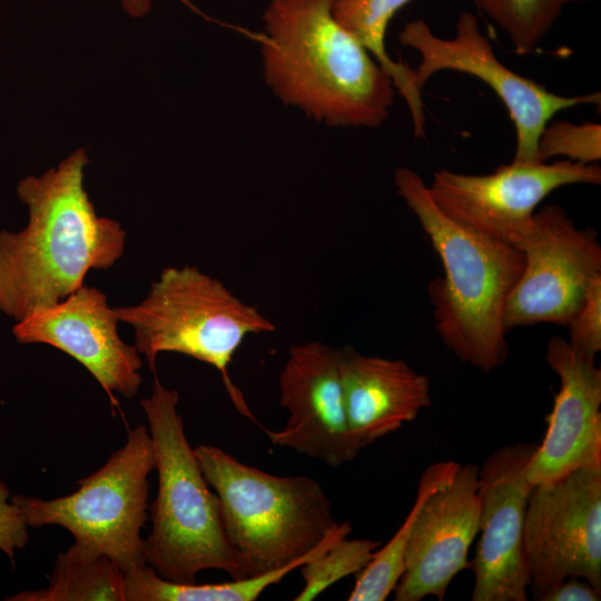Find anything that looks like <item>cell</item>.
I'll list each match as a JSON object with an SVG mask.
<instances>
[{
	"instance_id": "13",
	"label": "cell",
	"mask_w": 601,
	"mask_h": 601,
	"mask_svg": "<svg viewBox=\"0 0 601 601\" xmlns=\"http://www.w3.org/2000/svg\"><path fill=\"white\" fill-rule=\"evenodd\" d=\"M279 402L288 412L285 426L263 430L273 444L338 467L359 447L349 431L341 375V348L308 342L289 348L279 373Z\"/></svg>"
},
{
	"instance_id": "12",
	"label": "cell",
	"mask_w": 601,
	"mask_h": 601,
	"mask_svg": "<svg viewBox=\"0 0 601 601\" xmlns=\"http://www.w3.org/2000/svg\"><path fill=\"white\" fill-rule=\"evenodd\" d=\"M535 443L504 445L479 467L480 504L472 601H526L524 521L532 484L526 469Z\"/></svg>"
},
{
	"instance_id": "29",
	"label": "cell",
	"mask_w": 601,
	"mask_h": 601,
	"mask_svg": "<svg viewBox=\"0 0 601 601\" xmlns=\"http://www.w3.org/2000/svg\"><path fill=\"white\" fill-rule=\"evenodd\" d=\"M563 2V4L568 3V2H577V1H584V0H561Z\"/></svg>"
},
{
	"instance_id": "2",
	"label": "cell",
	"mask_w": 601,
	"mask_h": 601,
	"mask_svg": "<svg viewBox=\"0 0 601 601\" xmlns=\"http://www.w3.org/2000/svg\"><path fill=\"white\" fill-rule=\"evenodd\" d=\"M335 0H270L260 43L266 85L331 127L376 128L390 115L391 75L334 17Z\"/></svg>"
},
{
	"instance_id": "6",
	"label": "cell",
	"mask_w": 601,
	"mask_h": 601,
	"mask_svg": "<svg viewBox=\"0 0 601 601\" xmlns=\"http://www.w3.org/2000/svg\"><path fill=\"white\" fill-rule=\"evenodd\" d=\"M130 325L134 346L155 373L162 352H175L215 367L236 410L257 423L228 372L236 351L249 334L275 331L256 307L244 303L219 279L195 266L166 267L137 305L116 307Z\"/></svg>"
},
{
	"instance_id": "14",
	"label": "cell",
	"mask_w": 601,
	"mask_h": 601,
	"mask_svg": "<svg viewBox=\"0 0 601 601\" xmlns=\"http://www.w3.org/2000/svg\"><path fill=\"white\" fill-rule=\"evenodd\" d=\"M119 318L107 296L82 285L62 300L39 308L14 323L22 344H47L78 361L114 400L131 398L141 384L140 354L118 334Z\"/></svg>"
},
{
	"instance_id": "3",
	"label": "cell",
	"mask_w": 601,
	"mask_h": 601,
	"mask_svg": "<svg viewBox=\"0 0 601 601\" xmlns=\"http://www.w3.org/2000/svg\"><path fill=\"white\" fill-rule=\"evenodd\" d=\"M394 184L444 269L427 286L442 342L462 363L483 372L500 367L509 356L503 308L522 272V253L446 216L415 170L398 167Z\"/></svg>"
},
{
	"instance_id": "18",
	"label": "cell",
	"mask_w": 601,
	"mask_h": 601,
	"mask_svg": "<svg viewBox=\"0 0 601 601\" xmlns=\"http://www.w3.org/2000/svg\"><path fill=\"white\" fill-rule=\"evenodd\" d=\"M349 522L338 523L306 555L262 574L221 583H180L166 580L144 564L125 573L126 601H254L270 585L323 553L335 541L348 536Z\"/></svg>"
},
{
	"instance_id": "21",
	"label": "cell",
	"mask_w": 601,
	"mask_h": 601,
	"mask_svg": "<svg viewBox=\"0 0 601 601\" xmlns=\"http://www.w3.org/2000/svg\"><path fill=\"white\" fill-rule=\"evenodd\" d=\"M459 463L453 461L431 464L422 473L416 497L411 511L393 538L378 551H375L368 564L356 573L348 601H384L394 591L404 572V559L407 542L418 511L437 487L452 477Z\"/></svg>"
},
{
	"instance_id": "11",
	"label": "cell",
	"mask_w": 601,
	"mask_h": 601,
	"mask_svg": "<svg viewBox=\"0 0 601 601\" xmlns=\"http://www.w3.org/2000/svg\"><path fill=\"white\" fill-rule=\"evenodd\" d=\"M600 183L598 164L512 160L487 175L443 168L433 174L427 188L436 206L453 220L516 247L531 230L536 208L548 195L568 185Z\"/></svg>"
},
{
	"instance_id": "28",
	"label": "cell",
	"mask_w": 601,
	"mask_h": 601,
	"mask_svg": "<svg viewBox=\"0 0 601 601\" xmlns=\"http://www.w3.org/2000/svg\"><path fill=\"white\" fill-rule=\"evenodd\" d=\"M190 9L199 13V10L190 2V0H179ZM125 11L134 18H140L148 13L151 8L150 0H121Z\"/></svg>"
},
{
	"instance_id": "16",
	"label": "cell",
	"mask_w": 601,
	"mask_h": 601,
	"mask_svg": "<svg viewBox=\"0 0 601 601\" xmlns=\"http://www.w3.org/2000/svg\"><path fill=\"white\" fill-rule=\"evenodd\" d=\"M545 361L560 386L546 416L545 435L526 469L532 485L601 461V370L558 336L548 342Z\"/></svg>"
},
{
	"instance_id": "1",
	"label": "cell",
	"mask_w": 601,
	"mask_h": 601,
	"mask_svg": "<svg viewBox=\"0 0 601 601\" xmlns=\"http://www.w3.org/2000/svg\"><path fill=\"white\" fill-rule=\"evenodd\" d=\"M88 164L79 148L18 184L28 223L19 231H0V312L14 322L62 300L89 270L110 268L124 254L125 229L99 216L85 189Z\"/></svg>"
},
{
	"instance_id": "15",
	"label": "cell",
	"mask_w": 601,
	"mask_h": 601,
	"mask_svg": "<svg viewBox=\"0 0 601 601\" xmlns=\"http://www.w3.org/2000/svg\"><path fill=\"white\" fill-rule=\"evenodd\" d=\"M475 464H459L450 480L422 504L394 589L395 601H443L451 581L470 568L471 544L479 532L480 504Z\"/></svg>"
},
{
	"instance_id": "5",
	"label": "cell",
	"mask_w": 601,
	"mask_h": 601,
	"mask_svg": "<svg viewBox=\"0 0 601 601\" xmlns=\"http://www.w3.org/2000/svg\"><path fill=\"white\" fill-rule=\"evenodd\" d=\"M216 493L227 538L247 577L306 555L337 524L322 484L306 475L278 476L238 461L224 450L194 449Z\"/></svg>"
},
{
	"instance_id": "26",
	"label": "cell",
	"mask_w": 601,
	"mask_h": 601,
	"mask_svg": "<svg viewBox=\"0 0 601 601\" xmlns=\"http://www.w3.org/2000/svg\"><path fill=\"white\" fill-rule=\"evenodd\" d=\"M28 536L26 521L11 502L8 486L0 482V550L13 561L16 550L24 548Z\"/></svg>"
},
{
	"instance_id": "19",
	"label": "cell",
	"mask_w": 601,
	"mask_h": 601,
	"mask_svg": "<svg viewBox=\"0 0 601 601\" xmlns=\"http://www.w3.org/2000/svg\"><path fill=\"white\" fill-rule=\"evenodd\" d=\"M411 0H335L333 14L391 75L395 89L405 99L416 138L425 136L422 91L414 81V70L395 61L386 51L385 35L395 13Z\"/></svg>"
},
{
	"instance_id": "24",
	"label": "cell",
	"mask_w": 601,
	"mask_h": 601,
	"mask_svg": "<svg viewBox=\"0 0 601 601\" xmlns=\"http://www.w3.org/2000/svg\"><path fill=\"white\" fill-rule=\"evenodd\" d=\"M538 154L541 161L562 156L575 162L597 164L601 159V126L565 120L548 124L539 137Z\"/></svg>"
},
{
	"instance_id": "20",
	"label": "cell",
	"mask_w": 601,
	"mask_h": 601,
	"mask_svg": "<svg viewBox=\"0 0 601 601\" xmlns=\"http://www.w3.org/2000/svg\"><path fill=\"white\" fill-rule=\"evenodd\" d=\"M125 572L107 555L73 541L57 556L49 584L12 601H126Z\"/></svg>"
},
{
	"instance_id": "4",
	"label": "cell",
	"mask_w": 601,
	"mask_h": 601,
	"mask_svg": "<svg viewBox=\"0 0 601 601\" xmlns=\"http://www.w3.org/2000/svg\"><path fill=\"white\" fill-rule=\"evenodd\" d=\"M179 393L155 376L141 398L155 452L158 490L150 505L152 528L145 539V562L161 578L194 583L199 572L220 570L247 577L243 558L230 544L219 500L206 481L178 413Z\"/></svg>"
},
{
	"instance_id": "8",
	"label": "cell",
	"mask_w": 601,
	"mask_h": 601,
	"mask_svg": "<svg viewBox=\"0 0 601 601\" xmlns=\"http://www.w3.org/2000/svg\"><path fill=\"white\" fill-rule=\"evenodd\" d=\"M523 546L535 600L569 577L601 592V461L532 486Z\"/></svg>"
},
{
	"instance_id": "23",
	"label": "cell",
	"mask_w": 601,
	"mask_h": 601,
	"mask_svg": "<svg viewBox=\"0 0 601 601\" xmlns=\"http://www.w3.org/2000/svg\"><path fill=\"white\" fill-rule=\"evenodd\" d=\"M380 544V541L371 539L347 536L335 541L323 553L299 566L304 587L294 601H312L339 580L358 573L372 560Z\"/></svg>"
},
{
	"instance_id": "27",
	"label": "cell",
	"mask_w": 601,
	"mask_h": 601,
	"mask_svg": "<svg viewBox=\"0 0 601 601\" xmlns=\"http://www.w3.org/2000/svg\"><path fill=\"white\" fill-rule=\"evenodd\" d=\"M601 592L578 577H569L550 590L541 601H599Z\"/></svg>"
},
{
	"instance_id": "9",
	"label": "cell",
	"mask_w": 601,
	"mask_h": 601,
	"mask_svg": "<svg viewBox=\"0 0 601 601\" xmlns=\"http://www.w3.org/2000/svg\"><path fill=\"white\" fill-rule=\"evenodd\" d=\"M455 28V36L444 39L434 35L422 19L405 23L398 36L400 42L421 56L420 65L413 69L415 85L422 91L427 80L442 70L469 73L485 82L504 104L513 121L514 161L542 162L538 140L555 114L581 105L600 104L599 92L560 96L512 71L495 56L472 12H462Z\"/></svg>"
},
{
	"instance_id": "17",
	"label": "cell",
	"mask_w": 601,
	"mask_h": 601,
	"mask_svg": "<svg viewBox=\"0 0 601 601\" xmlns=\"http://www.w3.org/2000/svg\"><path fill=\"white\" fill-rule=\"evenodd\" d=\"M341 375L347 422L359 449L396 432L430 407L427 376L402 359L341 348Z\"/></svg>"
},
{
	"instance_id": "22",
	"label": "cell",
	"mask_w": 601,
	"mask_h": 601,
	"mask_svg": "<svg viewBox=\"0 0 601 601\" xmlns=\"http://www.w3.org/2000/svg\"><path fill=\"white\" fill-rule=\"evenodd\" d=\"M510 38L518 53L532 52L564 6L561 0H474Z\"/></svg>"
},
{
	"instance_id": "10",
	"label": "cell",
	"mask_w": 601,
	"mask_h": 601,
	"mask_svg": "<svg viewBox=\"0 0 601 601\" xmlns=\"http://www.w3.org/2000/svg\"><path fill=\"white\" fill-rule=\"evenodd\" d=\"M516 248L523 268L504 303L505 332L540 323L566 326L601 275L597 230L580 228L562 207L545 205Z\"/></svg>"
},
{
	"instance_id": "7",
	"label": "cell",
	"mask_w": 601,
	"mask_h": 601,
	"mask_svg": "<svg viewBox=\"0 0 601 601\" xmlns=\"http://www.w3.org/2000/svg\"><path fill=\"white\" fill-rule=\"evenodd\" d=\"M154 469L150 434L138 425L98 471L79 481L73 493L49 500L13 495L11 502L28 528L62 526L76 542L107 555L126 573L146 564L141 529Z\"/></svg>"
},
{
	"instance_id": "25",
	"label": "cell",
	"mask_w": 601,
	"mask_h": 601,
	"mask_svg": "<svg viewBox=\"0 0 601 601\" xmlns=\"http://www.w3.org/2000/svg\"><path fill=\"white\" fill-rule=\"evenodd\" d=\"M566 326L570 347L580 356L595 361L601 351V275L592 280L580 308Z\"/></svg>"
}]
</instances>
